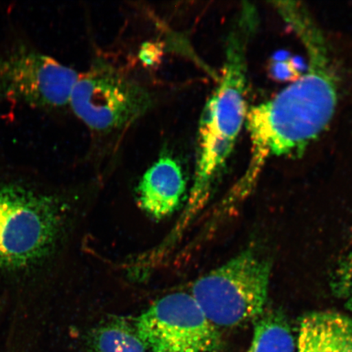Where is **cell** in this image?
Returning <instances> with one entry per match:
<instances>
[{"instance_id":"obj_1","label":"cell","mask_w":352,"mask_h":352,"mask_svg":"<svg viewBox=\"0 0 352 352\" xmlns=\"http://www.w3.org/2000/svg\"><path fill=\"white\" fill-rule=\"evenodd\" d=\"M305 46V74L274 98L248 109L250 140L248 168L224 198L223 209L248 197L272 157H299L327 130L336 113L338 78L327 38L305 7L290 3L280 11Z\"/></svg>"},{"instance_id":"obj_2","label":"cell","mask_w":352,"mask_h":352,"mask_svg":"<svg viewBox=\"0 0 352 352\" xmlns=\"http://www.w3.org/2000/svg\"><path fill=\"white\" fill-rule=\"evenodd\" d=\"M256 8L241 7L227 39L221 76L205 104L197 127L195 175L186 208L164 239L173 248L208 205L226 169L248 112V45L258 26Z\"/></svg>"},{"instance_id":"obj_3","label":"cell","mask_w":352,"mask_h":352,"mask_svg":"<svg viewBox=\"0 0 352 352\" xmlns=\"http://www.w3.org/2000/svg\"><path fill=\"white\" fill-rule=\"evenodd\" d=\"M65 220L59 197L0 179V279L41 267L58 246Z\"/></svg>"},{"instance_id":"obj_4","label":"cell","mask_w":352,"mask_h":352,"mask_svg":"<svg viewBox=\"0 0 352 352\" xmlns=\"http://www.w3.org/2000/svg\"><path fill=\"white\" fill-rule=\"evenodd\" d=\"M271 271L266 258L246 249L198 278L191 294L215 327H241L266 311Z\"/></svg>"},{"instance_id":"obj_5","label":"cell","mask_w":352,"mask_h":352,"mask_svg":"<svg viewBox=\"0 0 352 352\" xmlns=\"http://www.w3.org/2000/svg\"><path fill=\"white\" fill-rule=\"evenodd\" d=\"M69 104L88 129L108 135L126 129L143 117L153 107V98L135 79L98 59L79 74Z\"/></svg>"},{"instance_id":"obj_6","label":"cell","mask_w":352,"mask_h":352,"mask_svg":"<svg viewBox=\"0 0 352 352\" xmlns=\"http://www.w3.org/2000/svg\"><path fill=\"white\" fill-rule=\"evenodd\" d=\"M134 327L153 352H217L222 346L219 329L191 293L158 299L136 318Z\"/></svg>"},{"instance_id":"obj_7","label":"cell","mask_w":352,"mask_h":352,"mask_svg":"<svg viewBox=\"0 0 352 352\" xmlns=\"http://www.w3.org/2000/svg\"><path fill=\"white\" fill-rule=\"evenodd\" d=\"M79 73L33 48L0 55V98L38 109L68 105Z\"/></svg>"},{"instance_id":"obj_8","label":"cell","mask_w":352,"mask_h":352,"mask_svg":"<svg viewBox=\"0 0 352 352\" xmlns=\"http://www.w3.org/2000/svg\"><path fill=\"white\" fill-rule=\"evenodd\" d=\"M186 190V182L179 162L162 156L145 171L136 196L140 208L149 217L161 220L179 208Z\"/></svg>"},{"instance_id":"obj_9","label":"cell","mask_w":352,"mask_h":352,"mask_svg":"<svg viewBox=\"0 0 352 352\" xmlns=\"http://www.w3.org/2000/svg\"><path fill=\"white\" fill-rule=\"evenodd\" d=\"M296 352H352V318L336 311H316L302 316Z\"/></svg>"},{"instance_id":"obj_10","label":"cell","mask_w":352,"mask_h":352,"mask_svg":"<svg viewBox=\"0 0 352 352\" xmlns=\"http://www.w3.org/2000/svg\"><path fill=\"white\" fill-rule=\"evenodd\" d=\"M254 323L252 341L246 352H296V340L280 312L265 311Z\"/></svg>"},{"instance_id":"obj_11","label":"cell","mask_w":352,"mask_h":352,"mask_svg":"<svg viewBox=\"0 0 352 352\" xmlns=\"http://www.w3.org/2000/svg\"><path fill=\"white\" fill-rule=\"evenodd\" d=\"M90 352H146L135 327L123 320H112L92 330L88 338Z\"/></svg>"},{"instance_id":"obj_12","label":"cell","mask_w":352,"mask_h":352,"mask_svg":"<svg viewBox=\"0 0 352 352\" xmlns=\"http://www.w3.org/2000/svg\"><path fill=\"white\" fill-rule=\"evenodd\" d=\"M331 288L334 296L352 314V250L334 270Z\"/></svg>"}]
</instances>
